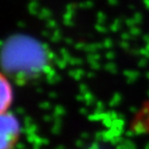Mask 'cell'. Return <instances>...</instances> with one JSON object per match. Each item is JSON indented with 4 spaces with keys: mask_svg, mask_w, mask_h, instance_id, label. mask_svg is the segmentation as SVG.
Masks as SVG:
<instances>
[{
    "mask_svg": "<svg viewBox=\"0 0 149 149\" xmlns=\"http://www.w3.org/2000/svg\"><path fill=\"white\" fill-rule=\"evenodd\" d=\"M2 124L5 125L8 129L5 130L4 128H2V135L7 134L8 136V139L4 142H2V149H11L16 141V136L17 131H19L17 130V123L16 122V119L10 113H4V114H2Z\"/></svg>",
    "mask_w": 149,
    "mask_h": 149,
    "instance_id": "obj_1",
    "label": "cell"
},
{
    "mask_svg": "<svg viewBox=\"0 0 149 149\" xmlns=\"http://www.w3.org/2000/svg\"><path fill=\"white\" fill-rule=\"evenodd\" d=\"M1 114L7 113L13 100V90H12L10 82L6 77L1 76Z\"/></svg>",
    "mask_w": 149,
    "mask_h": 149,
    "instance_id": "obj_2",
    "label": "cell"
}]
</instances>
